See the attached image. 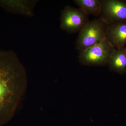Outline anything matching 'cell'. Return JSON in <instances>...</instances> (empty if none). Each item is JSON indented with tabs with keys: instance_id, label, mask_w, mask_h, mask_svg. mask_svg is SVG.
Segmentation results:
<instances>
[{
	"instance_id": "7a4b0ae2",
	"label": "cell",
	"mask_w": 126,
	"mask_h": 126,
	"mask_svg": "<svg viewBox=\"0 0 126 126\" xmlns=\"http://www.w3.org/2000/svg\"><path fill=\"white\" fill-rule=\"evenodd\" d=\"M108 25L100 17L89 21L79 32L76 41L77 49L83 50L106 40Z\"/></svg>"
},
{
	"instance_id": "5b68a950",
	"label": "cell",
	"mask_w": 126,
	"mask_h": 126,
	"mask_svg": "<svg viewBox=\"0 0 126 126\" xmlns=\"http://www.w3.org/2000/svg\"><path fill=\"white\" fill-rule=\"evenodd\" d=\"M103 6L99 17L109 25L126 23V0H102Z\"/></svg>"
},
{
	"instance_id": "ba28073f",
	"label": "cell",
	"mask_w": 126,
	"mask_h": 126,
	"mask_svg": "<svg viewBox=\"0 0 126 126\" xmlns=\"http://www.w3.org/2000/svg\"><path fill=\"white\" fill-rule=\"evenodd\" d=\"M124 48H115L108 63L111 70L121 74L126 73V55Z\"/></svg>"
},
{
	"instance_id": "30bf717a",
	"label": "cell",
	"mask_w": 126,
	"mask_h": 126,
	"mask_svg": "<svg viewBox=\"0 0 126 126\" xmlns=\"http://www.w3.org/2000/svg\"><path fill=\"white\" fill-rule=\"evenodd\" d=\"M124 52H125V54L126 55V47H124Z\"/></svg>"
},
{
	"instance_id": "52a82bcc",
	"label": "cell",
	"mask_w": 126,
	"mask_h": 126,
	"mask_svg": "<svg viewBox=\"0 0 126 126\" xmlns=\"http://www.w3.org/2000/svg\"><path fill=\"white\" fill-rule=\"evenodd\" d=\"M106 38L115 48L126 47V23L109 25Z\"/></svg>"
},
{
	"instance_id": "277c9868",
	"label": "cell",
	"mask_w": 126,
	"mask_h": 126,
	"mask_svg": "<svg viewBox=\"0 0 126 126\" xmlns=\"http://www.w3.org/2000/svg\"><path fill=\"white\" fill-rule=\"evenodd\" d=\"M60 29L69 34L79 32L89 22L88 15L79 8L66 6L61 11Z\"/></svg>"
},
{
	"instance_id": "6da1fadb",
	"label": "cell",
	"mask_w": 126,
	"mask_h": 126,
	"mask_svg": "<svg viewBox=\"0 0 126 126\" xmlns=\"http://www.w3.org/2000/svg\"><path fill=\"white\" fill-rule=\"evenodd\" d=\"M27 81L25 69L15 52L0 51V126L14 117Z\"/></svg>"
},
{
	"instance_id": "3957f363",
	"label": "cell",
	"mask_w": 126,
	"mask_h": 126,
	"mask_svg": "<svg viewBox=\"0 0 126 126\" xmlns=\"http://www.w3.org/2000/svg\"><path fill=\"white\" fill-rule=\"evenodd\" d=\"M115 48L107 40L79 51V62L89 66H99L108 64Z\"/></svg>"
},
{
	"instance_id": "8992f818",
	"label": "cell",
	"mask_w": 126,
	"mask_h": 126,
	"mask_svg": "<svg viewBox=\"0 0 126 126\" xmlns=\"http://www.w3.org/2000/svg\"><path fill=\"white\" fill-rule=\"evenodd\" d=\"M38 2V0H0V7L11 14L32 17L34 16V9Z\"/></svg>"
},
{
	"instance_id": "9c48e42d",
	"label": "cell",
	"mask_w": 126,
	"mask_h": 126,
	"mask_svg": "<svg viewBox=\"0 0 126 126\" xmlns=\"http://www.w3.org/2000/svg\"><path fill=\"white\" fill-rule=\"evenodd\" d=\"M79 9L88 15L100 16L102 9V0H74Z\"/></svg>"
}]
</instances>
